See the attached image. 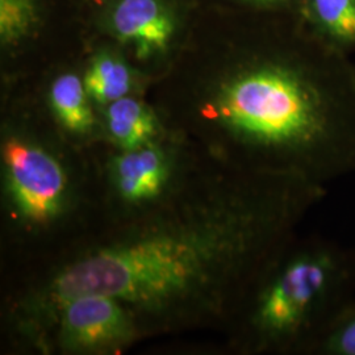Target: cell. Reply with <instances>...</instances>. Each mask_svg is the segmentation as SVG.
Returning a JSON list of instances; mask_svg holds the SVG:
<instances>
[{
	"instance_id": "6da1fadb",
	"label": "cell",
	"mask_w": 355,
	"mask_h": 355,
	"mask_svg": "<svg viewBox=\"0 0 355 355\" xmlns=\"http://www.w3.org/2000/svg\"><path fill=\"white\" fill-rule=\"evenodd\" d=\"M189 171L32 290L20 308L24 333L37 338L60 305L89 293L119 300L141 336L229 324L328 191L209 158L203 175Z\"/></svg>"
},
{
	"instance_id": "7a4b0ae2",
	"label": "cell",
	"mask_w": 355,
	"mask_h": 355,
	"mask_svg": "<svg viewBox=\"0 0 355 355\" xmlns=\"http://www.w3.org/2000/svg\"><path fill=\"white\" fill-rule=\"evenodd\" d=\"M204 157L328 189L355 173V67L328 45L254 57L214 79L199 103Z\"/></svg>"
},
{
	"instance_id": "3957f363",
	"label": "cell",
	"mask_w": 355,
	"mask_h": 355,
	"mask_svg": "<svg viewBox=\"0 0 355 355\" xmlns=\"http://www.w3.org/2000/svg\"><path fill=\"white\" fill-rule=\"evenodd\" d=\"M354 293L355 252L296 236L229 322L232 346L243 354L313 355Z\"/></svg>"
},
{
	"instance_id": "277c9868",
	"label": "cell",
	"mask_w": 355,
	"mask_h": 355,
	"mask_svg": "<svg viewBox=\"0 0 355 355\" xmlns=\"http://www.w3.org/2000/svg\"><path fill=\"white\" fill-rule=\"evenodd\" d=\"M6 193L26 228H48L74 203V183L64 157L32 136L8 135L1 146Z\"/></svg>"
},
{
	"instance_id": "5b68a950",
	"label": "cell",
	"mask_w": 355,
	"mask_h": 355,
	"mask_svg": "<svg viewBox=\"0 0 355 355\" xmlns=\"http://www.w3.org/2000/svg\"><path fill=\"white\" fill-rule=\"evenodd\" d=\"M51 329L57 347L76 354L114 353L142 337L124 305L98 293L80 295L60 305L42 334Z\"/></svg>"
},
{
	"instance_id": "8992f818",
	"label": "cell",
	"mask_w": 355,
	"mask_h": 355,
	"mask_svg": "<svg viewBox=\"0 0 355 355\" xmlns=\"http://www.w3.org/2000/svg\"><path fill=\"white\" fill-rule=\"evenodd\" d=\"M184 150L168 144L162 135L114 155L110 168L111 189L127 214L158 203L173 190L187 168Z\"/></svg>"
},
{
	"instance_id": "52a82bcc",
	"label": "cell",
	"mask_w": 355,
	"mask_h": 355,
	"mask_svg": "<svg viewBox=\"0 0 355 355\" xmlns=\"http://www.w3.org/2000/svg\"><path fill=\"white\" fill-rule=\"evenodd\" d=\"M108 26L116 40L145 60L167 51L177 32V19L165 0H117Z\"/></svg>"
},
{
	"instance_id": "ba28073f",
	"label": "cell",
	"mask_w": 355,
	"mask_h": 355,
	"mask_svg": "<svg viewBox=\"0 0 355 355\" xmlns=\"http://www.w3.org/2000/svg\"><path fill=\"white\" fill-rule=\"evenodd\" d=\"M107 132L120 150L142 146L164 135L152 108L133 96H124L105 107Z\"/></svg>"
},
{
	"instance_id": "9c48e42d",
	"label": "cell",
	"mask_w": 355,
	"mask_h": 355,
	"mask_svg": "<svg viewBox=\"0 0 355 355\" xmlns=\"http://www.w3.org/2000/svg\"><path fill=\"white\" fill-rule=\"evenodd\" d=\"M83 78L74 73L57 76L49 89L51 111L62 127L74 135H87L95 127V114Z\"/></svg>"
},
{
	"instance_id": "30bf717a",
	"label": "cell",
	"mask_w": 355,
	"mask_h": 355,
	"mask_svg": "<svg viewBox=\"0 0 355 355\" xmlns=\"http://www.w3.org/2000/svg\"><path fill=\"white\" fill-rule=\"evenodd\" d=\"M83 82L91 101L107 107L130 94L135 76L124 57L114 51H102L92 57Z\"/></svg>"
},
{
	"instance_id": "8fae6325",
	"label": "cell",
	"mask_w": 355,
	"mask_h": 355,
	"mask_svg": "<svg viewBox=\"0 0 355 355\" xmlns=\"http://www.w3.org/2000/svg\"><path fill=\"white\" fill-rule=\"evenodd\" d=\"M312 19L331 49H355V0H308Z\"/></svg>"
},
{
	"instance_id": "7c38bea8",
	"label": "cell",
	"mask_w": 355,
	"mask_h": 355,
	"mask_svg": "<svg viewBox=\"0 0 355 355\" xmlns=\"http://www.w3.org/2000/svg\"><path fill=\"white\" fill-rule=\"evenodd\" d=\"M36 0H0V41L16 45L26 40L37 26Z\"/></svg>"
},
{
	"instance_id": "4fadbf2b",
	"label": "cell",
	"mask_w": 355,
	"mask_h": 355,
	"mask_svg": "<svg viewBox=\"0 0 355 355\" xmlns=\"http://www.w3.org/2000/svg\"><path fill=\"white\" fill-rule=\"evenodd\" d=\"M313 355H355V300L336 318Z\"/></svg>"
},
{
	"instance_id": "5bb4252c",
	"label": "cell",
	"mask_w": 355,
	"mask_h": 355,
	"mask_svg": "<svg viewBox=\"0 0 355 355\" xmlns=\"http://www.w3.org/2000/svg\"><path fill=\"white\" fill-rule=\"evenodd\" d=\"M250 3H255V4H262V6H275V4H282L287 0H246Z\"/></svg>"
}]
</instances>
